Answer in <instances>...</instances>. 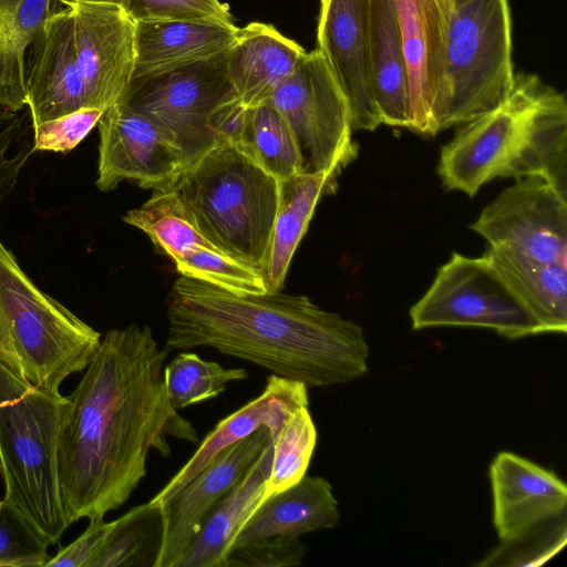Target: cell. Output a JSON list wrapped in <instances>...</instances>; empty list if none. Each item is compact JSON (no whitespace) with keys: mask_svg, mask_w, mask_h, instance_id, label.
I'll use <instances>...</instances> for the list:
<instances>
[{"mask_svg":"<svg viewBox=\"0 0 567 567\" xmlns=\"http://www.w3.org/2000/svg\"><path fill=\"white\" fill-rule=\"evenodd\" d=\"M64 399L37 389L0 362V474L4 498L49 545L56 544L69 527L58 476Z\"/></svg>","mask_w":567,"mask_h":567,"instance_id":"cell-6","label":"cell"},{"mask_svg":"<svg viewBox=\"0 0 567 567\" xmlns=\"http://www.w3.org/2000/svg\"><path fill=\"white\" fill-rule=\"evenodd\" d=\"M272 461V441L241 478L205 514L196 535L173 567H224L236 537L264 502Z\"/></svg>","mask_w":567,"mask_h":567,"instance_id":"cell-22","label":"cell"},{"mask_svg":"<svg viewBox=\"0 0 567 567\" xmlns=\"http://www.w3.org/2000/svg\"><path fill=\"white\" fill-rule=\"evenodd\" d=\"M55 1L64 4L65 7H69L72 3L78 2V1H92V2H111V3L121 4L124 8H127V0H55Z\"/></svg>","mask_w":567,"mask_h":567,"instance_id":"cell-41","label":"cell"},{"mask_svg":"<svg viewBox=\"0 0 567 567\" xmlns=\"http://www.w3.org/2000/svg\"><path fill=\"white\" fill-rule=\"evenodd\" d=\"M168 185L219 251L260 271L278 207L280 182L221 141Z\"/></svg>","mask_w":567,"mask_h":567,"instance_id":"cell-4","label":"cell"},{"mask_svg":"<svg viewBox=\"0 0 567 567\" xmlns=\"http://www.w3.org/2000/svg\"><path fill=\"white\" fill-rule=\"evenodd\" d=\"M233 144L279 182L306 171L293 132L270 103L247 109L239 137Z\"/></svg>","mask_w":567,"mask_h":567,"instance_id":"cell-29","label":"cell"},{"mask_svg":"<svg viewBox=\"0 0 567 567\" xmlns=\"http://www.w3.org/2000/svg\"><path fill=\"white\" fill-rule=\"evenodd\" d=\"M317 443L308 406L298 409L272 439V461L264 501L298 483L307 472Z\"/></svg>","mask_w":567,"mask_h":567,"instance_id":"cell-32","label":"cell"},{"mask_svg":"<svg viewBox=\"0 0 567 567\" xmlns=\"http://www.w3.org/2000/svg\"><path fill=\"white\" fill-rule=\"evenodd\" d=\"M25 89L32 127L85 109L71 6L54 11L30 43L25 55Z\"/></svg>","mask_w":567,"mask_h":567,"instance_id":"cell-16","label":"cell"},{"mask_svg":"<svg viewBox=\"0 0 567 567\" xmlns=\"http://www.w3.org/2000/svg\"><path fill=\"white\" fill-rule=\"evenodd\" d=\"M111 525L112 522H105L104 517L91 518L85 532L51 557L45 567H86L104 543Z\"/></svg>","mask_w":567,"mask_h":567,"instance_id":"cell-40","label":"cell"},{"mask_svg":"<svg viewBox=\"0 0 567 567\" xmlns=\"http://www.w3.org/2000/svg\"><path fill=\"white\" fill-rule=\"evenodd\" d=\"M103 112L100 109L85 107L33 126L32 152L72 151L97 125Z\"/></svg>","mask_w":567,"mask_h":567,"instance_id":"cell-38","label":"cell"},{"mask_svg":"<svg viewBox=\"0 0 567 567\" xmlns=\"http://www.w3.org/2000/svg\"><path fill=\"white\" fill-rule=\"evenodd\" d=\"M135 21L187 19L231 24L229 7L219 0H127Z\"/></svg>","mask_w":567,"mask_h":567,"instance_id":"cell-36","label":"cell"},{"mask_svg":"<svg viewBox=\"0 0 567 567\" xmlns=\"http://www.w3.org/2000/svg\"><path fill=\"white\" fill-rule=\"evenodd\" d=\"M166 532L165 505L150 501L135 506L112 522L86 567H158Z\"/></svg>","mask_w":567,"mask_h":567,"instance_id":"cell-28","label":"cell"},{"mask_svg":"<svg viewBox=\"0 0 567 567\" xmlns=\"http://www.w3.org/2000/svg\"><path fill=\"white\" fill-rule=\"evenodd\" d=\"M514 79L507 0H452L437 132L497 107Z\"/></svg>","mask_w":567,"mask_h":567,"instance_id":"cell-7","label":"cell"},{"mask_svg":"<svg viewBox=\"0 0 567 567\" xmlns=\"http://www.w3.org/2000/svg\"><path fill=\"white\" fill-rule=\"evenodd\" d=\"M308 404L306 384L271 374L261 394L219 421L199 443L193 456L151 502L165 505L220 451L246 439L259 427L266 426L274 439L286 421Z\"/></svg>","mask_w":567,"mask_h":567,"instance_id":"cell-19","label":"cell"},{"mask_svg":"<svg viewBox=\"0 0 567 567\" xmlns=\"http://www.w3.org/2000/svg\"><path fill=\"white\" fill-rule=\"evenodd\" d=\"M123 221L145 233L157 250L173 261L197 247L219 251L198 230L185 205L168 185L154 188L151 198L128 210Z\"/></svg>","mask_w":567,"mask_h":567,"instance_id":"cell-30","label":"cell"},{"mask_svg":"<svg viewBox=\"0 0 567 567\" xmlns=\"http://www.w3.org/2000/svg\"><path fill=\"white\" fill-rule=\"evenodd\" d=\"M437 173L447 189L471 197L496 177L532 175L567 193L565 95L534 74H515L506 100L442 147Z\"/></svg>","mask_w":567,"mask_h":567,"instance_id":"cell-3","label":"cell"},{"mask_svg":"<svg viewBox=\"0 0 567 567\" xmlns=\"http://www.w3.org/2000/svg\"><path fill=\"white\" fill-rule=\"evenodd\" d=\"M336 174L305 171L280 182L278 207L260 272L268 291H281L292 257L320 197L334 188Z\"/></svg>","mask_w":567,"mask_h":567,"instance_id":"cell-25","label":"cell"},{"mask_svg":"<svg viewBox=\"0 0 567 567\" xmlns=\"http://www.w3.org/2000/svg\"><path fill=\"white\" fill-rule=\"evenodd\" d=\"M339 519L338 502L330 483L323 477L305 475L259 505L239 532L233 548L266 537H299L331 528Z\"/></svg>","mask_w":567,"mask_h":567,"instance_id":"cell-23","label":"cell"},{"mask_svg":"<svg viewBox=\"0 0 567 567\" xmlns=\"http://www.w3.org/2000/svg\"><path fill=\"white\" fill-rule=\"evenodd\" d=\"M25 114L0 111V212L8 197L14 192L20 173L32 150L10 154L11 147L24 133Z\"/></svg>","mask_w":567,"mask_h":567,"instance_id":"cell-39","label":"cell"},{"mask_svg":"<svg viewBox=\"0 0 567 567\" xmlns=\"http://www.w3.org/2000/svg\"><path fill=\"white\" fill-rule=\"evenodd\" d=\"M55 0H0V111L28 106L25 55Z\"/></svg>","mask_w":567,"mask_h":567,"instance_id":"cell-27","label":"cell"},{"mask_svg":"<svg viewBox=\"0 0 567 567\" xmlns=\"http://www.w3.org/2000/svg\"><path fill=\"white\" fill-rule=\"evenodd\" d=\"M470 227L489 247L567 266V193L543 176L516 179Z\"/></svg>","mask_w":567,"mask_h":567,"instance_id":"cell-11","label":"cell"},{"mask_svg":"<svg viewBox=\"0 0 567 567\" xmlns=\"http://www.w3.org/2000/svg\"><path fill=\"white\" fill-rule=\"evenodd\" d=\"M235 23L187 19L136 21L132 79L157 75L213 59L233 44Z\"/></svg>","mask_w":567,"mask_h":567,"instance_id":"cell-21","label":"cell"},{"mask_svg":"<svg viewBox=\"0 0 567 567\" xmlns=\"http://www.w3.org/2000/svg\"><path fill=\"white\" fill-rule=\"evenodd\" d=\"M306 545L298 536H272L234 547L224 567H286L301 565Z\"/></svg>","mask_w":567,"mask_h":567,"instance_id":"cell-37","label":"cell"},{"mask_svg":"<svg viewBox=\"0 0 567 567\" xmlns=\"http://www.w3.org/2000/svg\"><path fill=\"white\" fill-rule=\"evenodd\" d=\"M167 357L147 326L112 329L60 411L58 476L70 526L121 507L146 475L151 450L171 454L167 436L198 442L166 393Z\"/></svg>","mask_w":567,"mask_h":567,"instance_id":"cell-1","label":"cell"},{"mask_svg":"<svg viewBox=\"0 0 567 567\" xmlns=\"http://www.w3.org/2000/svg\"><path fill=\"white\" fill-rule=\"evenodd\" d=\"M493 523L501 540L566 513L567 487L553 472L512 452H499L489 467Z\"/></svg>","mask_w":567,"mask_h":567,"instance_id":"cell-18","label":"cell"},{"mask_svg":"<svg viewBox=\"0 0 567 567\" xmlns=\"http://www.w3.org/2000/svg\"><path fill=\"white\" fill-rule=\"evenodd\" d=\"M167 320V352L209 347L307 388L346 383L368 369L363 329L306 296L239 295L182 276Z\"/></svg>","mask_w":567,"mask_h":567,"instance_id":"cell-2","label":"cell"},{"mask_svg":"<svg viewBox=\"0 0 567 567\" xmlns=\"http://www.w3.org/2000/svg\"><path fill=\"white\" fill-rule=\"evenodd\" d=\"M48 546L11 502L0 499V567H45Z\"/></svg>","mask_w":567,"mask_h":567,"instance_id":"cell-35","label":"cell"},{"mask_svg":"<svg viewBox=\"0 0 567 567\" xmlns=\"http://www.w3.org/2000/svg\"><path fill=\"white\" fill-rule=\"evenodd\" d=\"M226 52L171 72L132 79L117 100L165 130L182 151L185 167L218 143L210 117L234 92L226 75Z\"/></svg>","mask_w":567,"mask_h":567,"instance_id":"cell-9","label":"cell"},{"mask_svg":"<svg viewBox=\"0 0 567 567\" xmlns=\"http://www.w3.org/2000/svg\"><path fill=\"white\" fill-rule=\"evenodd\" d=\"M396 8L409 80L410 130L435 135L452 0H396Z\"/></svg>","mask_w":567,"mask_h":567,"instance_id":"cell-15","label":"cell"},{"mask_svg":"<svg viewBox=\"0 0 567 567\" xmlns=\"http://www.w3.org/2000/svg\"><path fill=\"white\" fill-rule=\"evenodd\" d=\"M485 255L534 317L540 332L567 331V266L528 259L503 248Z\"/></svg>","mask_w":567,"mask_h":567,"instance_id":"cell-26","label":"cell"},{"mask_svg":"<svg viewBox=\"0 0 567 567\" xmlns=\"http://www.w3.org/2000/svg\"><path fill=\"white\" fill-rule=\"evenodd\" d=\"M372 91L381 124L411 126L410 91L396 0H369Z\"/></svg>","mask_w":567,"mask_h":567,"instance_id":"cell-24","label":"cell"},{"mask_svg":"<svg viewBox=\"0 0 567 567\" xmlns=\"http://www.w3.org/2000/svg\"><path fill=\"white\" fill-rule=\"evenodd\" d=\"M271 441L269 430L261 426L229 445L165 504L167 532L158 567L174 566L208 509L241 478Z\"/></svg>","mask_w":567,"mask_h":567,"instance_id":"cell-17","label":"cell"},{"mask_svg":"<svg viewBox=\"0 0 567 567\" xmlns=\"http://www.w3.org/2000/svg\"><path fill=\"white\" fill-rule=\"evenodd\" d=\"M413 330L491 329L508 339L542 333L538 323L488 257L453 252L425 295L410 309Z\"/></svg>","mask_w":567,"mask_h":567,"instance_id":"cell-8","label":"cell"},{"mask_svg":"<svg viewBox=\"0 0 567 567\" xmlns=\"http://www.w3.org/2000/svg\"><path fill=\"white\" fill-rule=\"evenodd\" d=\"M317 42L347 99L352 130H375L381 121L371 81L369 0H320Z\"/></svg>","mask_w":567,"mask_h":567,"instance_id":"cell-14","label":"cell"},{"mask_svg":"<svg viewBox=\"0 0 567 567\" xmlns=\"http://www.w3.org/2000/svg\"><path fill=\"white\" fill-rule=\"evenodd\" d=\"M566 513L549 518L520 534L501 540L476 566L536 567L545 564L566 545Z\"/></svg>","mask_w":567,"mask_h":567,"instance_id":"cell-34","label":"cell"},{"mask_svg":"<svg viewBox=\"0 0 567 567\" xmlns=\"http://www.w3.org/2000/svg\"><path fill=\"white\" fill-rule=\"evenodd\" d=\"M167 398L175 410L218 396L233 381L248 378L244 368L226 369L193 352L178 353L164 367Z\"/></svg>","mask_w":567,"mask_h":567,"instance_id":"cell-31","label":"cell"},{"mask_svg":"<svg viewBox=\"0 0 567 567\" xmlns=\"http://www.w3.org/2000/svg\"><path fill=\"white\" fill-rule=\"evenodd\" d=\"M269 103L293 132L306 171L338 175L355 157L349 104L317 49L301 56Z\"/></svg>","mask_w":567,"mask_h":567,"instance_id":"cell-10","label":"cell"},{"mask_svg":"<svg viewBox=\"0 0 567 567\" xmlns=\"http://www.w3.org/2000/svg\"><path fill=\"white\" fill-rule=\"evenodd\" d=\"M71 7L85 107L104 111L120 100L133 78L136 21L116 3L78 1Z\"/></svg>","mask_w":567,"mask_h":567,"instance_id":"cell-13","label":"cell"},{"mask_svg":"<svg viewBox=\"0 0 567 567\" xmlns=\"http://www.w3.org/2000/svg\"><path fill=\"white\" fill-rule=\"evenodd\" d=\"M97 128L96 186L102 192L115 189L125 179L154 189L185 168L183 153L172 136L121 101L104 110Z\"/></svg>","mask_w":567,"mask_h":567,"instance_id":"cell-12","label":"cell"},{"mask_svg":"<svg viewBox=\"0 0 567 567\" xmlns=\"http://www.w3.org/2000/svg\"><path fill=\"white\" fill-rule=\"evenodd\" d=\"M306 51L271 24L251 22L238 28L226 52L228 83L248 109L269 103Z\"/></svg>","mask_w":567,"mask_h":567,"instance_id":"cell-20","label":"cell"},{"mask_svg":"<svg viewBox=\"0 0 567 567\" xmlns=\"http://www.w3.org/2000/svg\"><path fill=\"white\" fill-rule=\"evenodd\" d=\"M101 334L22 270L0 239V362L50 394L86 369Z\"/></svg>","mask_w":567,"mask_h":567,"instance_id":"cell-5","label":"cell"},{"mask_svg":"<svg viewBox=\"0 0 567 567\" xmlns=\"http://www.w3.org/2000/svg\"><path fill=\"white\" fill-rule=\"evenodd\" d=\"M177 271L239 295H262L267 287L261 272L223 252L197 247L174 260Z\"/></svg>","mask_w":567,"mask_h":567,"instance_id":"cell-33","label":"cell"}]
</instances>
